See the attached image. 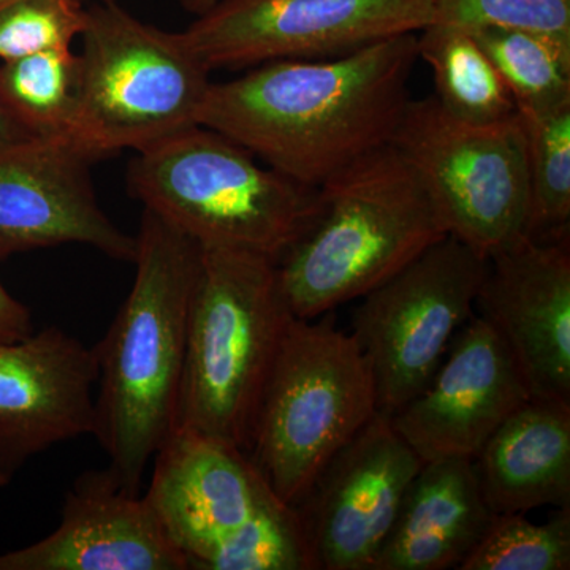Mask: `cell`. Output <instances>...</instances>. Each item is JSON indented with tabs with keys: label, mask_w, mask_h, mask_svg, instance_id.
Masks as SVG:
<instances>
[{
	"label": "cell",
	"mask_w": 570,
	"mask_h": 570,
	"mask_svg": "<svg viewBox=\"0 0 570 570\" xmlns=\"http://www.w3.org/2000/svg\"><path fill=\"white\" fill-rule=\"evenodd\" d=\"M417 61V36L406 33L343 58L262 63L234 80L213 81L198 126L318 189L392 142Z\"/></svg>",
	"instance_id": "cell-1"
},
{
	"label": "cell",
	"mask_w": 570,
	"mask_h": 570,
	"mask_svg": "<svg viewBox=\"0 0 570 570\" xmlns=\"http://www.w3.org/2000/svg\"><path fill=\"white\" fill-rule=\"evenodd\" d=\"M200 254L190 236L142 209L132 288L92 347L99 366L92 436L132 494L141 493L146 469L174 431Z\"/></svg>",
	"instance_id": "cell-2"
},
{
	"label": "cell",
	"mask_w": 570,
	"mask_h": 570,
	"mask_svg": "<svg viewBox=\"0 0 570 570\" xmlns=\"http://www.w3.org/2000/svg\"><path fill=\"white\" fill-rule=\"evenodd\" d=\"M321 208L277 261L296 318L325 316L362 298L448 236L425 186L390 142L318 187Z\"/></svg>",
	"instance_id": "cell-3"
},
{
	"label": "cell",
	"mask_w": 570,
	"mask_h": 570,
	"mask_svg": "<svg viewBox=\"0 0 570 570\" xmlns=\"http://www.w3.org/2000/svg\"><path fill=\"white\" fill-rule=\"evenodd\" d=\"M294 318L273 258L202 246L174 431L246 452L262 393Z\"/></svg>",
	"instance_id": "cell-4"
},
{
	"label": "cell",
	"mask_w": 570,
	"mask_h": 570,
	"mask_svg": "<svg viewBox=\"0 0 570 570\" xmlns=\"http://www.w3.org/2000/svg\"><path fill=\"white\" fill-rule=\"evenodd\" d=\"M127 189L198 245L247 250L276 264L321 208L316 187L258 163L205 126L137 153L127 168Z\"/></svg>",
	"instance_id": "cell-5"
},
{
	"label": "cell",
	"mask_w": 570,
	"mask_h": 570,
	"mask_svg": "<svg viewBox=\"0 0 570 570\" xmlns=\"http://www.w3.org/2000/svg\"><path fill=\"white\" fill-rule=\"evenodd\" d=\"M77 102L67 138L96 163L198 126L212 71L167 32L99 0L86 9Z\"/></svg>",
	"instance_id": "cell-6"
},
{
	"label": "cell",
	"mask_w": 570,
	"mask_h": 570,
	"mask_svg": "<svg viewBox=\"0 0 570 570\" xmlns=\"http://www.w3.org/2000/svg\"><path fill=\"white\" fill-rule=\"evenodd\" d=\"M379 412L376 385L354 336L332 318H294L266 381L246 453L294 505L330 459Z\"/></svg>",
	"instance_id": "cell-7"
},
{
	"label": "cell",
	"mask_w": 570,
	"mask_h": 570,
	"mask_svg": "<svg viewBox=\"0 0 570 570\" xmlns=\"http://www.w3.org/2000/svg\"><path fill=\"white\" fill-rule=\"evenodd\" d=\"M392 145L419 175L449 235L485 257L528 236L530 178L519 115L471 126L434 96L409 100Z\"/></svg>",
	"instance_id": "cell-8"
},
{
	"label": "cell",
	"mask_w": 570,
	"mask_h": 570,
	"mask_svg": "<svg viewBox=\"0 0 570 570\" xmlns=\"http://www.w3.org/2000/svg\"><path fill=\"white\" fill-rule=\"evenodd\" d=\"M487 262L448 235L362 296L351 335L373 374L379 411L395 414L430 384L453 337L475 314Z\"/></svg>",
	"instance_id": "cell-9"
},
{
	"label": "cell",
	"mask_w": 570,
	"mask_h": 570,
	"mask_svg": "<svg viewBox=\"0 0 570 570\" xmlns=\"http://www.w3.org/2000/svg\"><path fill=\"white\" fill-rule=\"evenodd\" d=\"M433 22V0H216L179 32L206 69L343 58Z\"/></svg>",
	"instance_id": "cell-10"
},
{
	"label": "cell",
	"mask_w": 570,
	"mask_h": 570,
	"mask_svg": "<svg viewBox=\"0 0 570 570\" xmlns=\"http://www.w3.org/2000/svg\"><path fill=\"white\" fill-rule=\"evenodd\" d=\"M423 461L379 411L295 502L314 570H371Z\"/></svg>",
	"instance_id": "cell-11"
},
{
	"label": "cell",
	"mask_w": 570,
	"mask_h": 570,
	"mask_svg": "<svg viewBox=\"0 0 570 570\" xmlns=\"http://www.w3.org/2000/svg\"><path fill=\"white\" fill-rule=\"evenodd\" d=\"M96 160L67 137H32L0 148V262L10 255L86 245L132 262L137 236L97 200Z\"/></svg>",
	"instance_id": "cell-12"
},
{
	"label": "cell",
	"mask_w": 570,
	"mask_h": 570,
	"mask_svg": "<svg viewBox=\"0 0 570 570\" xmlns=\"http://www.w3.org/2000/svg\"><path fill=\"white\" fill-rule=\"evenodd\" d=\"M145 497L187 570H213L225 547L281 502L245 450L174 431Z\"/></svg>",
	"instance_id": "cell-13"
},
{
	"label": "cell",
	"mask_w": 570,
	"mask_h": 570,
	"mask_svg": "<svg viewBox=\"0 0 570 570\" xmlns=\"http://www.w3.org/2000/svg\"><path fill=\"white\" fill-rule=\"evenodd\" d=\"M487 261L475 314L504 341L532 397L570 403L569 236H523Z\"/></svg>",
	"instance_id": "cell-14"
},
{
	"label": "cell",
	"mask_w": 570,
	"mask_h": 570,
	"mask_svg": "<svg viewBox=\"0 0 570 570\" xmlns=\"http://www.w3.org/2000/svg\"><path fill=\"white\" fill-rule=\"evenodd\" d=\"M530 397L504 341L474 314L453 337L430 384L390 419L423 463L474 460Z\"/></svg>",
	"instance_id": "cell-15"
},
{
	"label": "cell",
	"mask_w": 570,
	"mask_h": 570,
	"mask_svg": "<svg viewBox=\"0 0 570 570\" xmlns=\"http://www.w3.org/2000/svg\"><path fill=\"white\" fill-rule=\"evenodd\" d=\"M94 348L50 325L0 344V487L40 453L94 431Z\"/></svg>",
	"instance_id": "cell-16"
},
{
	"label": "cell",
	"mask_w": 570,
	"mask_h": 570,
	"mask_svg": "<svg viewBox=\"0 0 570 570\" xmlns=\"http://www.w3.org/2000/svg\"><path fill=\"white\" fill-rule=\"evenodd\" d=\"M0 570H187L145 494L110 469L82 472L67 491L61 523L47 538L0 554Z\"/></svg>",
	"instance_id": "cell-17"
},
{
	"label": "cell",
	"mask_w": 570,
	"mask_h": 570,
	"mask_svg": "<svg viewBox=\"0 0 570 570\" xmlns=\"http://www.w3.org/2000/svg\"><path fill=\"white\" fill-rule=\"evenodd\" d=\"M491 517L472 460L428 461L409 485L371 570L459 569Z\"/></svg>",
	"instance_id": "cell-18"
},
{
	"label": "cell",
	"mask_w": 570,
	"mask_h": 570,
	"mask_svg": "<svg viewBox=\"0 0 570 570\" xmlns=\"http://www.w3.org/2000/svg\"><path fill=\"white\" fill-rule=\"evenodd\" d=\"M493 513L570 505V403L530 397L472 460Z\"/></svg>",
	"instance_id": "cell-19"
},
{
	"label": "cell",
	"mask_w": 570,
	"mask_h": 570,
	"mask_svg": "<svg viewBox=\"0 0 570 570\" xmlns=\"http://www.w3.org/2000/svg\"><path fill=\"white\" fill-rule=\"evenodd\" d=\"M417 37L438 104L456 121L491 126L519 115L515 99L471 32L431 24Z\"/></svg>",
	"instance_id": "cell-20"
},
{
	"label": "cell",
	"mask_w": 570,
	"mask_h": 570,
	"mask_svg": "<svg viewBox=\"0 0 570 570\" xmlns=\"http://www.w3.org/2000/svg\"><path fill=\"white\" fill-rule=\"evenodd\" d=\"M80 61L55 48L0 63V107L33 137H67L77 102Z\"/></svg>",
	"instance_id": "cell-21"
},
{
	"label": "cell",
	"mask_w": 570,
	"mask_h": 570,
	"mask_svg": "<svg viewBox=\"0 0 570 570\" xmlns=\"http://www.w3.org/2000/svg\"><path fill=\"white\" fill-rule=\"evenodd\" d=\"M468 32L489 56L519 111H543L570 104V48L519 29Z\"/></svg>",
	"instance_id": "cell-22"
},
{
	"label": "cell",
	"mask_w": 570,
	"mask_h": 570,
	"mask_svg": "<svg viewBox=\"0 0 570 570\" xmlns=\"http://www.w3.org/2000/svg\"><path fill=\"white\" fill-rule=\"evenodd\" d=\"M519 116L530 178L528 236L566 238L570 224V104L543 111H519Z\"/></svg>",
	"instance_id": "cell-23"
},
{
	"label": "cell",
	"mask_w": 570,
	"mask_h": 570,
	"mask_svg": "<svg viewBox=\"0 0 570 570\" xmlns=\"http://www.w3.org/2000/svg\"><path fill=\"white\" fill-rule=\"evenodd\" d=\"M570 505L546 523L524 513H493L459 570H569Z\"/></svg>",
	"instance_id": "cell-24"
},
{
	"label": "cell",
	"mask_w": 570,
	"mask_h": 570,
	"mask_svg": "<svg viewBox=\"0 0 570 570\" xmlns=\"http://www.w3.org/2000/svg\"><path fill=\"white\" fill-rule=\"evenodd\" d=\"M431 24L463 31L519 29L570 48V0H433Z\"/></svg>",
	"instance_id": "cell-25"
},
{
	"label": "cell",
	"mask_w": 570,
	"mask_h": 570,
	"mask_svg": "<svg viewBox=\"0 0 570 570\" xmlns=\"http://www.w3.org/2000/svg\"><path fill=\"white\" fill-rule=\"evenodd\" d=\"M85 0H20L0 11V61L71 48L86 26Z\"/></svg>",
	"instance_id": "cell-26"
},
{
	"label": "cell",
	"mask_w": 570,
	"mask_h": 570,
	"mask_svg": "<svg viewBox=\"0 0 570 570\" xmlns=\"http://www.w3.org/2000/svg\"><path fill=\"white\" fill-rule=\"evenodd\" d=\"M33 333L31 309L7 291L0 281V344L13 343Z\"/></svg>",
	"instance_id": "cell-27"
},
{
	"label": "cell",
	"mask_w": 570,
	"mask_h": 570,
	"mask_svg": "<svg viewBox=\"0 0 570 570\" xmlns=\"http://www.w3.org/2000/svg\"><path fill=\"white\" fill-rule=\"evenodd\" d=\"M32 137L33 135L26 132L20 124L14 122L0 107V148H6V146L14 145V142L28 140V138Z\"/></svg>",
	"instance_id": "cell-28"
},
{
	"label": "cell",
	"mask_w": 570,
	"mask_h": 570,
	"mask_svg": "<svg viewBox=\"0 0 570 570\" xmlns=\"http://www.w3.org/2000/svg\"><path fill=\"white\" fill-rule=\"evenodd\" d=\"M179 2H181L184 10L198 17V14L205 13L206 10L212 9L216 0H179Z\"/></svg>",
	"instance_id": "cell-29"
},
{
	"label": "cell",
	"mask_w": 570,
	"mask_h": 570,
	"mask_svg": "<svg viewBox=\"0 0 570 570\" xmlns=\"http://www.w3.org/2000/svg\"><path fill=\"white\" fill-rule=\"evenodd\" d=\"M20 2V0H0V11L6 10L7 7L13 6V3Z\"/></svg>",
	"instance_id": "cell-30"
},
{
	"label": "cell",
	"mask_w": 570,
	"mask_h": 570,
	"mask_svg": "<svg viewBox=\"0 0 570 570\" xmlns=\"http://www.w3.org/2000/svg\"><path fill=\"white\" fill-rule=\"evenodd\" d=\"M107 2H118V0H107Z\"/></svg>",
	"instance_id": "cell-31"
}]
</instances>
